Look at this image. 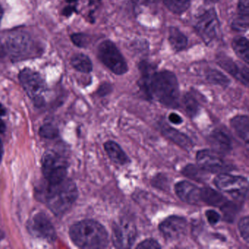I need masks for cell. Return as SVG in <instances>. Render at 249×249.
Returning a JSON list of instances; mask_svg holds the SVG:
<instances>
[{
	"mask_svg": "<svg viewBox=\"0 0 249 249\" xmlns=\"http://www.w3.org/2000/svg\"><path fill=\"white\" fill-rule=\"evenodd\" d=\"M186 218L178 215H170L160 223V232L168 241H176L183 237L187 231Z\"/></svg>",
	"mask_w": 249,
	"mask_h": 249,
	"instance_id": "cell-10",
	"label": "cell"
},
{
	"mask_svg": "<svg viewBox=\"0 0 249 249\" xmlns=\"http://www.w3.org/2000/svg\"><path fill=\"white\" fill-rule=\"evenodd\" d=\"M4 237H5V234H4L3 231L0 230V240H2Z\"/></svg>",
	"mask_w": 249,
	"mask_h": 249,
	"instance_id": "cell-44",
	"label": "cell"
},
{
	"mask_svg": "<svg viewBox=\"0 0 249 249\" xmlns=\"http://www.w3.org/2000/svg\"><path fill=\"white\" fill-rule=\"evenodd\" d=\"M161 132L169 139L171 140L175 143L180 145L184 149L189 150L193 147L192 141L185 134L176 130L174 128L169 126H161Z\"/></svg>",
	"mask_w": 249,
	"mask_h": 249,
	"instance_id": "cell-18",
	"label": "cell"
},
{
	"mask_svg": "<svg viewBox=\"0 0 249 249\" xmlns=\"http://www.w3.org/2000/svg\"><path fill=\"white\" fill-rule=\"evenodd\" d=\"M40 134L43 138L53 139L59 135V130L56 126L48 124L40 128Z\"/></svg>",
	"mask_w": 249,
	"mask_h": 249,
	"instance_id": "cell-31",
	"label": "cell"
},
{
	"mask_svg": "<svg viewBox=\"0 0 249 249\" xmlns=\"http://www.w3.org/2000/svg\"><path fill=\"white\" fill-rule=\"evenodd\" d=\"M175 191L177 196L186 203L197 205L201 201L200 189L190 182L186 180L178 182L175 186Z\"/></svg>",
	"mask_w": 249,
	"mask_h": 249,
	"instance_id": "cell-14",
	"label": "cell"
},
{
	"mask_svg": "<svg viewBox=\"0 0 249 249\" xmlns=\"http://www.w3.org/2000/svg\"><path fill=\"white\" fill-rule=\"evenodd\" d=\"M200 198L201 201L208 205L219 208H221L228 201L220 192L211 187L200 189Z\"/></svg>",
	"mask_w": 249,
	"mask_h": 249,
	"instance_id": "cell-19",
	"label": "cell"
},
{
	"mask_svg": "<svg viewBox=\"0 0 249 249\" xmlns=\"http://www.w3.org/2000/svg\"><path fill=\"white\" fill-rule=\"evenodd\" d=\"M136 231L135 227L126 220L113 223L112 226V240L115 247L126 249L133 246Z\"/></svg>",
	"mask_w": 249,
	"mask_h": 249,
	"instance_id": "cell-9",
	"label": "cell"
},
{
	"mask_svg": "<svg viewBox=\"0 0 249 249\" xmlns=\"http://www.w3.org/2000/svg\"><path fill=\"white\" fill-rule=\"evenodd\" d=\"M40 197L48 208L57 215H63L71 209L78 197L76 185L71 179L65 178L56 183H48Z\"/></svg>",
	"mask_w": 249,
	"mask_h": 249,
	"instance_id": "cell-2",
	"label": "cell"
},
{
	"mask_svg": "<svg viewBox=\"0 0 249 249\" xmlns=\"http://www.w3.org/2000/svg\"><path fill=\"white\" fill-rule=\"evenodd\" d=\"M4 45L7 55H9L14 62L38 57L42 53L41 46L25 32H13L8 35Z\"/></svg>",
	"mask_w": 249,
	"mask_h": 249,
	"instance_id": "cell-4",
	"label": "cell"
},
{
	"mask_svg": "<svg viewBox=\"0 0 249 249\" xmlns=\"http://www.w3.org/2000/svg\"><path fill=\"white\" fill-rule=\"evenodd\" d=\"M137 249H161V246L160 243L154 239H146V240H143V241L140 243L137 246Z\"/></svg>",
	"mask_w": 249,
	"mask_h": 249,
	"instance_id": "cell-34",
	"label": "cell"
},
{
	"mask_svg": "<svg viewBox=\"0 0 249 249\" xmlns=\"http://www.w3.org/2000/svg\"><path fill=\"white\" fill-rule=\"evenodd\" d=\"M144 91L159 103L170 108L179 106V86L177 78L170 71H161L151 75Z\"/></svg>",
	"mask_w": 249,
	"mask_h": 249,
	"instance_id": "cell-1",
	"label": "cell"
},
{
	"mask_svg": "<svg viewBox=\"0 0 249 249\" xmlns=\"http://www.w3.org/2000/svg\"><path fill=\"white\" fill-rule=\"evenodd\" d=\"M150 0H132L133 3L137 5H145L149 2Z\"/></svg>",
	"mask_w": 249,
	"mask_h": 249,
	"instance_id": "cell-39",
	"label": "cell"
},
{
	"mask_svg": "<svg viewBox=\"0 0 249 249\" xmlns=\"http://www.w3.org/2000/svg\"><path fill=\"white\" fill-rule=\"evenodd\" d=\"M4 15V11L2 7L0 5V23H1V21H2V17H3Z\"/></svg>",
	"mask_w": 249,
	"mask_h": 249,
	"instance_id": "cell-43",
	"label": "cell"
},
{
	"mask_svg": "<svg viewBox=\"0 0 249 249\" xmlns=\"http://www.w3.org/2000/svg\"><path fill=\"white\" fill-rule=\"evenodd\" d=\"M74 243L81 249H104L108 246V233L98 221L84 220L75 223L70 230Z\"/></svg>",
	"mask_w": 249,
	"mask_h": 249,
	"instance_id": "cell-3",
	"label": "cell"
},
{
	"mask_svg": "<svg viewBox=\"0 0 249 249\" xmlns=\"http://www.w3.org/2000/svg\"><path fill=\"white\" fill-rule=\"evenodd\" d=\"M112 91V87L110 84H104L100 87L98 90V94L100 96H106Z\"/></svg>",
	"mask_w": 249,
	"mask_h": 249,
	"instance_id": "cell-36",
	"label": "cell"
},
{
	"mask_svg": "<svg viewBox=\"0 0 249 249\" xmlns=\"http://www.w3.org/2000/svg\"><path fill=\"white\" fill-rule=\"evenodd\" d=\"M71 65L78 72L89 73L92 71V62L88 56L84 53H76L71 58Z\"/></svg>",
	"mask_w": 249,
	"mask_h": 249,
	"instance_id": "cell-21",
	"label": "cell"
},
{
	"mask_svg": "<svg viewBox=\"0 0 249 249\" xmlns=\"http://www.w3.org/2000/svg\"><path fill=\"white\" fill-rule=\"evenodd\" d=\"M18 79L24 91L36 106H43L47 86L42 75L37 71L26 68L20 71Z\"/></svg>",
	"mask_w": 249,
	"mask_h": 249,
	"instance_id": "cell-5",
	"label": "cell"
},
{
	"mask_svg": "<svg viewBox=\"0 0 249 249\" xmlns=\"http://www.w3.org/2000/svg\"><path fill=\"white\" fill-rule=\"evenodd\" d=\"M218 62L223 69L225 70L227 72L248 87L249 77L248 67H238L237 64L233 62L231 59L227 56H224V57L220 56L219 59H218Z\"/></svg>",
	"mask_w": 249,
	"mask_h": 249,
	"instance_id": "cell-15",
	"label": "cell"
},
{
	"mask_svg": "<svg viewBox=\"0 0 249 249\" xmlns=\"http://www.w3.org/2000/svg\"><path fill=\"white\" fill-rule=\"evenodd\" d=\"M237 208V206L234 204L227 201L221 208V211L224 213V218L227 221H232L235 216Z\"/></svg>",
	"mask_w": 249,
	"mask_h": 249,
	"instance_id": "cell-28",
	"label": "cell"
},
{
	"mask_svg": "<svg viewBox=\"0 0 249 249\" xmlns=\"http://www.w3.org/2000/svg\"><path fill=\"white\" fill-rule=\"evenodd\" d=\"M71 39L75 46L79 48H86L89 43V37L84 33H74L71 35Z\"/></svg>",
	"mask_w": 249,
	"mask_h": 249,
	"instance_id": "cell-29",
	"label": "cell"
},
{
	"mask_svg": "<svg viewBox=\"0 0 249 249\" xmlns=\"http://www.w3.org/2000/svg\"><path fill=\"white\" fill-rule=\"evenodd\" d=\"M205 216H206L208 222L211 225L216 224L220 221V218H221L219 213H217L216 211H214V210H208V211H206Z\"/></svg>",
	"mask_w": 249,
	"mask_h": 249,
	"instance_id": "cell-35",
	"label": "cell"
},
{
	"mask_svg": "<svg viewBox=\"0 0 249 249\" xmlns=\"http://www.w3.org/2000/svg\"><path fill=\"white\" fill-rule=\"evenodd\" d=\"M196 162L201 168L208 173H222L230 170L225 161L216 153L208 149L196 153Z\"/></svg>",
	"mask_w": 249,
	"mask_h": 249,
	"instance_id": "cell-11",
	"label": "cell"
},
{
	"mask_svg": "<svg viewBox=\"0 0 249 249\" xmlns=\"http://www.w3.org/2000/svg\"><path fill=\"white\" fill-rule=\"evenodd\" d=\"M100 60L116 75H123L128 71L127 64L119 49L110 40H106L99 46Z\"/></svg>",
	"mask_w": 249,
	"mask_h": 249,
	"instance_id": "cell-8",
	"label": "cell"
},
{
	"mask_svg": "<svg viewBox=\"0 0 249 249\" xmlns=\"http://www.w3.org/2000/svg\"><path fill=\"white\" fill-rule=\"evenodd\" d=\"M5 130V124L2 119H0V132H4Z\"/></svg>",
	"mask_w": 249,
	"mask_h": 249,
	"instance_id": "cell-41",
	"label": "cell"
},
{
	"mask_svg": "<svg viewBox=\"0 0 249 249\" xmlns=\"http://www.w3.org/2000/svg\"><path fill=\"white\" fill-rule=\"evenodd\" d=\"M163 2L172 12L182 14L189 8L191 0H163Z\"/></svg>",
	"mask_w": 249,
	"mask_h": 249,
	"instance_id": "cell-26",
	"label": "cell"
},
{
	"mask_svg": "<svg viewBox=\"0 0 249 249\" xmlns=\"http://www.w3.org/2000/svg\"><path fill=\"white\" fill-rule=\"evenodd\" d=\"M236 18L249 21V0H240L238 4V15Z\"/></svg>",
	"mask_w": 249,
	"mask_h": 249,
	"instance_id": "cell-30",
	"label": "cell"
},
{
	"mask_svg": "<svg viewBox=\"0 0 249 249\" xmlns=\"http://www.w3.org/2000/svg\"><path fill=\"white\" fill-rule=\"evenodd\" d=\"M42 170L48 183H56L66 178L68 164L62 156L47 151L42 158Z\"/></svg>",
	"mask_w": 249,
	"mask_h": 249,
	"instance_id": "cell-7",
	"label": "cell"
},
{
	"mask_svg": "<svg viewBox=\"0 0 249 249\" xmlns=\"http://www.w3.org/2000/svg\"><path fill=\"white\" fill-rule=\"evenodd\" d=\"M105 150L108 155L109 158L119 165H124L130 162L128 156L119 144L114 141H107L104 145Z\"/></svg>",
	"mask_w": 249,
	"mask_h": 249,
	"instance_id": "cell-17",
	"label": "cell"
},
{
	"mask_svg": "<svg viewBox=\"0 0 249 249\" xmlns=\"http://www.w3.org/2000/svg\"><path fill=\"white\" fill-rule=\"evenodd\" d=\"M169 41L176 52H180L188 44L187 37L175 27H172L169 32Z\"/></svg>",
	"mask_w": 249,
	"mask_h": 249,
	"instance_id": "cell-22",
	"label": "cell"
},
{
	"mask_svg": "<svg viewBox=\"0 0 249 249\" xmlns=\"http://www.w3.org/2000/svg\"><path fill=\"white\" fill-rule=\"evenodd\" d=\"M213 183L219 190L237 200H244L247 197L249 182L246 178L222 173L215 178Z\"/></svg>",
	"mask_w": 249,
	"mask_h": 249,
	"instance_id": "cell-6",
	"label": "cell"
},
{
	"mask_svg": "<svg viewBox=\"0 0 249 249\" xmlns=\"http://www.w3.org/2000/svg\"><path fill=\"white\" fill-rule=\"evenodd\" d=\"M2 154H3V145H2V141H0V162L2 160Z\"/></svg>",
	"mask_w": 249,
	"mask_h": 249,
	"instance_id": "cell-42",
	"label": "cell"
},
{
	"mask_svg": "<svg viewBox=\"0 0 249 249\" xmlns=\"http://www.w3.org/2000/svg\"><path fill=\"white\" fill-rule=\"evenodd\" d=\"M169 121L173 124H180L183 123V119L176 113H170L168 117Z\"/></svg>",
	"mask_w": 249,
	"mask_h": 249,
	"instance_id": "cell-37",
	"label": "cell"
},
{
	"mask_svg": "<svg viewBox=\"0 0 249 249\" xmlns=\"http://www.w3.org/2000/svg\"><path fill=\"white\" fill-rule=\"evenodd\" d=\"M207 78L210 82L214 84L222 86V87H227L230 84V81L227 76L221 73L218 71H211L208 72Z\"/></svg>",
	"mask_w": 249,
	"mask_h": 249,
	"instance_id": "cell-27",
	"label": "cell"
},
{
	"mask_svg": "<svg viewBox=\"0 0 249 249\" xmlns=\"http://www.w3.org/2000/svg\"><path fill=\"white\" fill-rule=\"evenodd\" d=\"M207 172L201 168L199 165L189 164L183 168V174L189 178L197 181H203L206 180Z\"/></svg>",
	"mask_w": 249,
	"mask_h": 249,
	"instance_id": "cell-24",
	"label": "cell"
},
{
	"mask_svg": "<svg viewBox=\"0 0 249 249\" xmlns=\"http://www.w3.org/2000/svg\"><path fill=\"white\" fill-rule=\"evenodd\" d=\"M31 227L36 235L47 241L52 243L56 240V233L54 227L44 213H40L35 215L31 223Z\"/></svg>",
	"mask_w": 249,
	"mask_h": 249,
	"instance_id": "cell-13",
	"label": "cell"
},
{
	"mask_svg": "<svg viewBox=\"0 0 249 249\" xmlns=\"http://www.w3.org/2000/svg\"><path fill=\"white\" fill-rule=\"evenodd\" d=\"M238 230L240 235L243 240L249 243V218L248 215L243 217L238 222Z\"/></svg>",
	"mask_w": 249,
	"mask_h": 249,
	"instance_id": "cell-32",
	"label": "cell"
},
{
	"mask_svg": "<svg viewBox=\"0 0 249 249\" xmlns=\"http://www.w3.org/2000/svg\"><path fill=\"white\" fill-rule=\"evenodd\" d=\"M5 113H6V109L0 103V116H5Z\"/></svg>",
	"mask_w": 249,
	"mask_h": 249,
	"instance_id": "cell-40",
	"label": "cell"
},
{
	"mask_svg": "<svg viewBox=\"0 0 249 249\" xmlns=\"http://www.w3.org/2000/svg\"><path fill=\"white\" fill-rule=\"evenodd\" d=\"M209 141L213 149L219 154H227L231 150V140L219 129H215L211 134Z\"/></svg>",
	"mask_w": 249,
	"mask_h": 249,
	"instance_id": "cell-16",
	"label": "cell"
},
{
	"mask_svg": "<svg viewBox=\"0 0 249 249\" xmlns=\"http://www.w3.org/2000/svg\"><path fill=\"white\" fill-rule=\"evenodd\" d=\"M232 48L237 56L246 64H249V41L247 39L243 37H237L233 40Z\"/></svg>",
	"mask_w": 249,
	"mask_h": 249,
	"instance_id": "cell-23",
	"label": "cell"
},
{
	"mask_svg": "<svg viewBox=\"0 0 249 249\" xmlns=\"http://www.w3.org/2000/svg\"><path fill=\"white\" fill-rule=\"evenodd\" d=\"M231 128L236 135L248 143L249 139V117L248 116H236L231 119Z\"/></svg>",
	"mask_w": 249,
	"mask_h": 249,
	"instance_id": "cell-20",
	"label": "cell"
},
{
	"mask_svg": "<svg viewBox=\"0 0 249 249\" xmlns=\"http://www.w3.org/2000/svg\"><path fill=\"white\" fill-rule=\"evenodd\" d=\"M183 103L184 110L191 118H195L197 116L200 110V106L195 97L192 94H186L183 97Z\"/></svg>",
	"mask_w": 249,
	"mask_h": 249,
	"instance_id": "cell-25",
	"label": "cell"
},
{
	"mask_svg": "<svg viewBox=\"0 0 249 249\" xmlns=\"http://www.w3.org/2000/svg\"><path fill=\"white\" fill-rule=\"evenodd\" d=\"M196 30L202 40L210 43L218 36L219 22L215 11L211 10L201 16L196 22Z\"/></svg>",
	"mask_w": 249,
	"mask_h": 249,
	"instance_id": "cell-12",
	"label": "cell"
},
{
	"mask_svg": "<svg viewBox=\"0 0 249 249\" xmlns=\"http://www.w3.org/2000/svg\"><path fill=\"white\" fill-rule=\"evenodd\" d=\"M68 5L62 10V14L64 17H70L73 13H77V2L78 0H67Z\"/></svg>",
	"mask_w": 249,
	"mask_h": 249,
	"instance_id": "cell-33",
	"label": "cell"
},
{
	"mask_svg": "<svg viewBox=\"0 0 249 249\" xmlns=\"http://www.w3.org/2000/svg\"><path fill=\"white\" fill-rule=\"evenodd\" d=\"M7 56L6 49H5V45L0 40V58H5Z\"/></svg>",
	"mask_w": 249,
	"mask_h": 249,
	"instance_id": "cell-38",
	"label": "cell"
}]
</instances>
